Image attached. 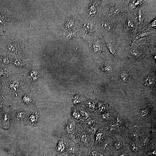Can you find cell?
I'll use <instances>...</instances> for the list:
<instances>
[{"mask_svg":"<svg viewBox=\"0 0 156 156\" xmlns=\"http://www.w3.org/2000/svg\"><path fill=\"white\" fill-rule=\"evenodd\" d=\"M75 141L85 148H89L94 144V136L89 135L84 129L82 124L77 122Z\"/></svg>","mask_w":156,"mask_h":156,"instance_id":"cell-1","label":"cell"},{"mask_svg":"<svg viewBox=\"0 0 156 156\" xmlns=\"http://www.w3.org/2000/svg\"><path fill=\"white\" fill-rule=\"evenodd\" d=\"M111 137L112 156H117L126 148V140L119 133L115 134Z\"/></svg>","mask_w":156,"mask_h":156,"instance_id":"cell-2","label":"cell"},{"mask_svg":"<svg viewBox=\"0 0 156 156\" xmlns=\"http://www.w3.org/2000/svg\"><path fill=\"white\" fill-rule=\"evenodd\" d=\"M87 148L67 138L66 149V152L76 155H81Z\"/></svg>","mask_w":156,"mask_h":156,"instance_id":"cell-3","label":"cell"},{"mask_svg":"<svg viewBox=\"0 0 156 156\" xmlns=\"http://www.w3.org/2000/svg\"><path fill=\"white\" fill-rule=\"evenodd\" d=\"M4 45L9 52L18 54L24 51L25 47L20 41L13 40H7L4 42Z\"/></svg>","mask_w":156,"mask_h":156,"instance_id":"cell-4","label":"cell"},{"mask_svg":"<svg viewBox=\"0 0 156 156\" xmlns=\"http://www.w3.org/2000/svg\"><path fill=\"white\" fill-rule=\"evenodd\" d=\"M77 122L70 118L65 125L64 131L66 137L76 142L75 136Z\"/></svg>","mask_w":156,"mask_h":156,"instance_id":"cell-5","label":"cell"},{"mask_svg":"<svg viewBox=\"0 0 156 156\" xmlns=\"http://www.w3.org/2000/svg\"><path fill=\"white\" fill-rule=\"evenodd\" d=\"M111 140V137L107 136L103 142L95 147L97 150L102 155L105 156H112Z\"/></svg>","mask_w":156,"mask_h":156,"instance_id":"cell-6","label":"cell"},{"mask_svg":"<svg viewBox=\"0 0 156 156\" xmlns=\"http://www.w3.org/2000/svg\"><path fill=\"white\" fill-rule=\"evenodd\" d=\"M125 139L127 147L133 156H140L142 155V150L138 141H132L126 138Z\"/></svg>","mask_w":156,"mask_h":156,"instance_id":"cell-7","label":"cell"},{"mask_svg":"<svg viewBox=\"0 0 156 156\" xmlns=\"http://www.w3.org/2000/svg\"><path fill=\"white\" fill-rule=\"evenodd\" d=\"M130 129L131 131L134 132L138 134L140 136L147 135L150 133L152 131L150 127L146 125L137 123L131 126Z\"/></svg>","mask_w":156,"mask_h":156,"instance_id":"cell-8","label":"cell"},{"mask_svg":"<svg viewBox=\"0 0 156 156\" xmlns=\"http://www.w3.org/2000/svg\"><path fill=\"white\" fill-rule=\"evenodd\" d=\"M107 136L104 130L101 127H99L94 136V144L96 146L103 142Z\"/></svg>","mask_w":156,"mask_h":156,"instance_id":"cell-9","label":"cell"},{"mask_svg":"<svg viewBox=\"0 0 156 156\" xmlns=\"http://www.w3.org/2000/svg\"><path fill=\"white\" fill-rule=\"evenodd\" d=\"M67 138L64 133H63L58 140L56 146V149L59 154L64 153L66 151Z\"/></svg>","mask_w":156,"mask_h":156,"instance_id":"cell-10","label":"cell"},{"mask_svg":"<svg viewBox=\"0 0 156 156\" xmlns=\"http://www.w3.org/2000/svg\"><path fill=\"white\" fill-rule=\"evenodd\" d=\"M116 114L115 113L107 109L98 116V117L100 122H109L113 120Z\"/></svg>","mask_w":156,"mask_h":156,"instance_id":"cell-11","label":"cell"},{"mask_svg":"<svg viewBox=\"0 0 156 156\" xmlns=\"http://www.w3.org/2000/svg\"><path fill=\"white\" fill-rule=\"evenodd\" d=\"M100 123V122L99 120L98 116L95 114H92L81 124L87 126H99Z\"/></svg>","mask_w":156,"mask_h":156,"instance_id":"cell-12","label":"cell"},{"mask_svg":"<svg viewBox=\"0 0 156 156\" xmlns=\"http://www.w3.org/2000/svg\"><path fill=\"white\" fill-rule=\"evenodd\" d=\"M70 118L77 122L82 124L83 119L77 107H73L72 108L70 114Z\"/></svg>","mask_w":156,"mask_h":156,"instance_id":"cell-13","label":"cell"},{"mask_svg":"<svg viewBox=\"0 0 156 156\" xmlns=\"http://www.w3.org/2000/svg\"><path fill=\"white\" fill-rule=\"evenodd\" d=\"M27 115V113L24 111H18L13 117V120L16 122H21L26 120Z\"/></svg>","mask_w":156,"mask_h":156,"instance_id":"cell-14","label":"cell"},{"mask_svg":"<svg viewBox=\"0 0 156 156\" xmlns=\"http://www.w3.org/2000/svg\"><path fill=\"white\" fill-rule=\"evenodd\" d=\"M39 118L38 112L36 111L27 118L26 123L31 125H35L38 122Z\"/></svg>","mask_w":156,"mask_h":156,"instance_id":"cell-15","label":"cell"},{"mask_svg":"<svg viewBox=\"0 0 156 156\" xmlns=\"http://www.w3.org/2000/svg\"><path fill=\"white\" fill-rule=\"evenodd\" d=\"M19 84V83L18 81L15 80H12L9 82L8 89L11 91L15 92L18 89Z\"/></svg>","mask_w":156,"mask_h":156,"instance_id":"cell-16","label":"cell"},{"mask_svg":"<svg viewBox=\"0 0 156 156\" xmlns=\"http://www.w3.org/2000/svg\"><path fill=\"white\" fill-rule=\"evenodd\" d=\"M82 126L86 132L90 135L94 136L97 130L99 127V126H87L82 124Z\"/></svg>","mask_w":156,"mask_h":156,"instance_id":"cell-17","label":"cell"},{"mask_svg":"<svg viewBox=\"0 0 156 156\" xmlns=\"http://www.w3.org/2000/svg\"><path fill=\"white\" fill-rule=\"evenodd\" d=\"M150 109L148 107L142 108L139 109L137 113V116L140 118H145L149 114Z\"/></svg>","mask_w":156,"mask_h":156,"instance_id":"cell-18","label":"cell"},{"mask_svg":"<svg viewBox=\"0 0 156 156\" xmlns=\"http://www.w3.org/2000/svg\"><path fill=\"white\" fill-rule=\"evenodd\" d=\"M85 105L88 110L93 113L92 114L96 113L97 107H96V103L90 100L87 101L85 103Z\"/></svg>","mask_w":156,"mask_h":156,"instance_id":"cell-19","label":"cell"},{"mask_svg":"<svg viewBox=\"0 0 156 156\" xmlns=\"http://www.w3.org/2000/svg\"><path fill=\"white\" fill-rule=\"evenodd\" d=\"M22 100L25 104L29 106L33 104L34 99L31 94H27L23 96Z\"/></svg>","mask_w":156,"mask_h":156,"instance_id":"cell-20","label":"cell"},{"mask_svg":"<svg viewBox=\"0 0 156 156\" xmlns=\"http://www.w3.org/2000/svg\"><path fill=\"white\" fill-rule=\"evenodd\" d=\"M12 62L18 68L20 69L21 70L22 68L25 66V61H22L19 58L16 56H15Z\"/></svg>","mask_w":156,"mask_h":156,"instance_id":"cell-21","label":"cell"},{"mask_svg":"<svg viewBox=\"0 0 156 156\" xmlns=\"http://www.w3.org/2000/svg\"><path fill=\"white\" fill-rule=\"evenodd\" d=\"M11 116L9 114H6L4 115L2 120V123L6 127L8 128L10 126L12 121Z\"/></svg>","mask_w":156,"mask_h":156,"instance_id":"cell-22","label":"cell"},{"mask_svg":"<svg viewBox=\"0 0 156 156\" xmlns=\"http://www.w3.org/2000/svg\"><path fill=\"white\" fill-rule=\"evenodd\" d=\"M75 18L73 16H72L67 18L64 23V28L65 29H68L73 26L75 23Z\"/></svg>","mask_w":156,"mask_h":156,"instance_id":"cell-23","label":"cell"},{"mask_svg":"<svg viewBox=\"0 0 156 156\" xmlns=\"http://www.w3.org/2000/svg\"><path fill=\"white\" fill-rule=\"evenodd\" d=\"M38 72L36 70H31L29 73V77L32 82H36L38 79Z\"/></svg>","mask_w":156,"mask_h":156,"instance_id":"cell-24","label":"cell"},{"mask_svg":"<svg viewBox=\"0 0 156 156\" xmlns=\"http://www.w3.org/2000/svg\"><path fill=\"white\" fill-rule=\"evenodd\" d=\"M72 100L73 103L74 105H79L83 102L84 99L81 96H76L73 98Z\"/></svg>","mask_w":156,"mask_h":156,"instance_id":"cell-25","label":"cell"},{"mask_svg":"<svg viewBox=\"0 0 156 156\" xmlns=\"http://www.w3.org/2000/svg\"><path fill=\"white\" fill-rule=\"evenodd\" d=\"M117 156H133L126 146V148Z\"/></svg>","mask_w":156,"mask_h":156,"instance_id":"cell-26","label":"cell"},{"mask_svg":"<svg viewBox=\"0 0 156 156\" xmlns=\"http://www.w3.org/2000/svg\"><path fill=\"white\" fill-rule=\"evenodd\" d=\"M107 47L110 52L113 55L115 53V50L113 45L110 42L107 43Z\"/></svg>","mask_w":156,"mask_h":156,"instance_id":"cell-27","label":"cell"},{"mask_svg":"<svg viewBox=\"0 0 156 156\" xmlns=\"http://www.w3.org/2000/svg\"><path fill=\"white\" fill-rule=\"evenodd\" d=\"M92 49L93 51L95 53L99 52L101 49L99 45L96 43L93 44Z\"/></svg>","mask_w":156,"mask_h":156,"instance_id":"cell-28","label":"cell"},{"mask_svg":"<svg viewBox=\"0 0 156 156\" xmlns=\"http://www.w3.org/2000/svg\"><path fill=\"white\" fill-rule=\"evenodd\" d=\"M59 156H86V155L84 152L81 155H76L68 153L65 151L64 153L59 154Z\"/></svg>","mask_w":156,"mask_h":156,"instance_id":"cell-29","label":"cell"},{"mask_svg":"<svg viewBox=\"0 0 156 156\" xmlns=\"http://www.w3.org/2000/svg\"><path fill=\"white\" fill-rule=\"evenodd\" d=\"M86 30L87 32L91 33L93 30V27L92 25L90 24H87L86 25Z\"/></svg>","mask_w":156,"mask_h":156,"instance_id":"cell-30","label":"cell"},{"mask_svg":"<svg viewBox=\"0 0 156 156\" xmlns=\"http://www.w3.org/2000/svg\"><path fill=\"white\" fill-rule=\"evenodd\" d=\"M2 62L5 64H8L9 63V60L8 58L5 57H3L1 59Z\"/></svg>","mask_w":156,"mask_h":156,"instance_id":"cell-31","label":"cell"},{"mask_svg":"<svg viewBox=\"0 0 156 156\" xmlns=\"http://www.w3.org/2000/svg\"><path fill=\"white\" fill-rule=\"evenodd\" d=\"M148 32H146V33H142L138 35L136 38L137 39L140 38V37H142L143 36H145L147 35L148 34Z\"/></svg>","mask_w":156,"mask_h":156,"instance_id":"cell-32","label":"cell"},{"mask_svg":"<svg viewBox=\"0 0 156 156\" xmlns=\"http://www.w3.org/2000/svg\"><path fill=\"white\" fill-rule=\"evenodd\" d=\"M131 53L134 56H137L138 53L137 51L135 50H132Z\"/></svg>","mask_w":156,"mask_h":156,"instance_id":"cell-33","label":"cell"},{"mask_svg":"<svg viewBox=\"0 0 156 156\" xmlns=\"http://www.w3.org/2000/svg\"><path fill=\"white\" fill-rule=\"evenodd\" d=\"M133 22L130 21H129L128 23V25L129 27H133Z\"/></svg>","mask_w":156,"mask_h":156,"instance_id":"cell-34","label":"cell"},{"mask_svg":"<svg viewBox=\"0 0 156 156\" xmlns=\"http://www.w3.org/2000/svg\"><path fill=\"white\" fill-rule=\"evenodd\" d=\"M156 20H155L152 22V23H151V26H152V27H155L156 26Z\"/></svg>","mask_w":156,"mask_h":156,"instance_id":"cell-35","label":"cell"},{"mask_svg":"<svg viewBox=\"0 0 156 156\" xmlns=\"http://www.w3.org/2000/svg\"><path fill=\"white\" fill-rule=\"evenodd\" d=\"M3 106V105L2 103H0V111L2 109V107Z\"/></svg>","mask_w":156,"mask_h":156,"instance_id":"cell-36","label":"cell"},{"mask_svg":"<svg viewBox=\"0 0 156 156\" xmlns=\"http://www.w3.org/2000/svg\"><path fill=\"white\" fill-rule=\"evenodd\" d=\"M97 156H105L103 155H102V154H101V153H99V154H98V155H97Z\"/></svg>","mask_w":156,"mask_h":156,"instance_id":"cell-37","label":"cell"},{"mask_svg":"<svg viewBox=\"0 0 156 156\" xmlns=\"http://www.w3.org/2000/svg\"><path fill=\"white\" fill-rule=\"evenodd\" d=\"M1 29L0 28V37H1Z\"/></svg>","mask_w":156,"mask_h":156,"instance_id":"cell-38","label":"cell"},{"mask_svg":"<svg viewBox=\"0 0 156 156\" xmlns=\"http://www.w3.org/2000/svg\"><path fill=\"white\" fill-rule=\"evenodd\" d=\"M141 155L142 156H148V155Z\"/></svg>","mask_w":156,"mask_h":156,"instance_id":"cell-39","label":"cell"},{"mask_svg":"<svg viewBox=\"0 0 156 156\" xmlns=\"http://www.w3.org/2000/svg\"><path fill=\"white\" fill-rule=\"evenodd\" d=\"M142 156V155H141V156Z\"/></svg>","mask_w":156,"mask_h":156,"instance_id":"cell-40","label":"cell"}]
</instances>
